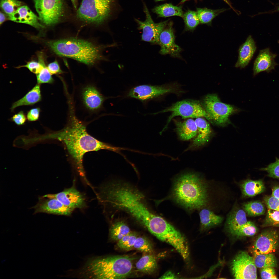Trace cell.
<instances>
[{
	"label": "cell",
	"mask_w": 279,
	"mask_h": 279,
	"mask_svg": "<svg viewBox=\"0 0 279 279\" xmlns=\"http://www.w3.org/2000/svg\"><path fill=\"white\" fill-rule=\"evenodd\" d=\"M69 107L67 124L54 136L64 144L77 171L86 179L83 165L84 154L90 151L114 149L89 134L85 124L75 115L73 106Z\"/></svg>",
	"instance_id": "cell-1"
},
{
	"label": "cell",
	"mask_w": 279,
	"mask_h": 279,
	"mask_svg": "<svg viewBox=\"0 0 279 279\" xmlns=\"http://www.w3.org/2000/svg\"><path fill=\"white\" fill-rule=\"evenodd\" d=\"M172 197L189 210L200 209L208 202L207 186L198 174L189 172L178 176L174 183Z\"/></svg>",
	"instance_id": "cell-2"
},
{
	"label": "cell",
	"mask_w": 279,
	"mask_h": 279,
	"mask_svg": "<svg viewBox=\"0 0 279 279\" xmlns=\"http://www.w3.org/2000/svg\"><path fill=\"white\" fill-rule=\"evenodd\" d=\"M133 258L128 255L97 258L89 260L82 270V275L96 279L126 278L131 274Z\"/></svg>",
	"instance_id": "cell-3"
},
{
	"label": "cell",
	"mask_w": 279,
	"mask_h": 279,
	"mask_svg": "<svg viewBox=\"0 0 279 279\" xmlns=\"http://www.w3.org/2000/svg\"><path fill=\"white\" fill-rule=\"evenodd\" d=\"M47 45L56 54L72 58L88 65L104 59L100 48L91 42L70 38L47 42Z\"/></svg>",
	"instance_id": "cell-4"
},
{
	"label": "cell",
	"mask_w": 279,
	"mask_h": 279,
	"mask_svg": "<svg viewBox=\"0 0 279 279\" xmlns=\"http://www.w3.org/2000/svg\"><path fill=\"white\" fill-rule=\"evenodd\" d=\"M114 0H82L76 18L85 23H103L110 17Z\"/></svg>",
	"instance_id": "cell-5"
},
{
	"label": "cell",
	"mask_w": 279,
	"mask_h": 279,
	"mask_svg": "<svg viewBox=\"0 0 279 279\" xmlns=\"http://www.w3.org/2000/svg\"><path fill=\"white\" fill-rule=\"evenodd\" d=\"M170 112L171 114L169 117L166 125L160 132L161 134L167 127L171 120L174 117L180 116L182 119L204 117L211 122L209 115L200 102L196 100H185L177 102L161 111L155 114Z\"/></svg>",
	"instance_id": "cell-6"
},
{
	"label": "cell",
	"mask_w": 279,
	"mask_h": 279,
	"mask_svg": "<svg viewBox=\"0 0 279 279\" xmlns=\"http://www.w3.org/2000/svg\"><path fill=\"white\" fill-rule=\"evenodd\" d=\"M40 21L47 26L59 22L64 16V0H33Z\"/></svg>",
	"instance_id": "cell-7"
},
{
	"label": "cell",
	"mask_w": 279,
	"mask_h": 279,
	"mask_svg": "<svg viewBox=\"0 0 279 279\" xmlns=\"http://www.w3.org/2000/svg\"><path fill=\"white\" fill-rule=\"evenodd\" d=\"M203 107L210 116V122L220 126L229 123V116L236 111L233 106L222 102L215 94H209L205 97Z\"/></svg>",
	"instance_id": "cell-8"
},
{
	"label": "cell",
	"mask_w": 279,
	"mask_h": 279,
	"mask_svg": "<svg viewBox=\"0 0 279 279\" xmlns=\"http://www.w3.org/2000/svg\"><path fill=\"white\" fill-rule=\"evenodd\" d=\"M230 268L236 279L257 278V267L253 257L246 251L239 252L232 261Z\"/></svg>",
	"instance_id": "cell-9"
},
{
	"label": "cell",
	"mask_w": 279,
	"mask_h": 279,
	"mask_svg": "<svg viewBox=\"0 0 279 279\" xmlns=\"http://www.w3.org/2000/svg\"><path fill=\"white\" fill-rule=\"evenodd\" d=\"M144 11L146 15V19L142 21L136 19L135 20L138 25V29L142 30L141 39L143 41L158 44L159 36L169 22L168 20L158 23L153 20L148 10L145 3H144Z\"/></svg>",
	"instance_id": "cell-10"
},
{
	"label": "cell",
	"mask_w": 279,
	"mask_h": 279,
	"mask_svg": "<svg viewBox=\"0 0 279 279\" xmlns=\"http://www.w3.org/2000/svg\"><path fill=\"white\" fill-rule=\"evenodd\" d=\"M83 105L88 111L95 113L102 108L105 98L94 85L88 84L83 86L80 92Z\"/></svg>",
	"instance_id": "cell-11"
},
{
	"label": "cell",
	"mask_w": 279,
	"mask_h": 279,
	"mask_svg": "<svg viewBox=\"0 0 279 279\" xmlns=\"http://www.w3.org/2000/svg\"><path fill=\"white\" fill-rule=\"evenodd\" d=\"M279 243V235L276 230H265L259 235L255 242L252 249L253 254L272 253L277 249Z\"/></svg>",
	"instance_id": "cell-12"
},
{
	"label": "cell",
	"mask_w": 279,
	"mask_h": 279,
	"mask_svg": "<svg viewBox=\"0 0 279 279\" xmlns=\"http://www.w3.org/2000/svg\"><path fill=\"white\" fill-rule=\"evenodd\" d=\"M42 197L56 199L64 205L74 210L82 208L86 206L84 196L74 186L59 193L48 194Z\"/></svg>",
	"instance_id": "cell-13"
},
{
	"label": "cell",
	"mask_w": 279,
	"mask_h": 279,
	"mask_svg": "<svg viewBox=\"0 0 279 279\" xmlns=\"http://www.w3.org/2000/svg\"><path fill=\"white\" fill-rule=\"evenodd\" d=\"M172 21L168 24L160 33L158 44L160 46L159 53L162 55L169 54L175 57H180L181 48L175 43V36Z\"/></svg>",
	"instance_id": "cell-14"
},
{
	"label": "cell",
	"mask_w": 279,
	"mask_h": 279,
	"mask_svg": "<svg viewBox=\"0 0 279 279\" xmlns=\"http://www.w3.org/2000/svg\"><path fill=\"white\" fill-rule=\"evenodd\" d=\"M33 208L35 210L34 214L44 213L66 216L70 215L74 210L56 199L42 196L39 198L38 202Z\"/></svg>",
	"instance_id": "cell-15"
},
{
	"label": "cell",
	"mask_w": 279,
	"mask_h": 279,
	"mask_svg": "<svg viewBox=\"0 0 279 279\" xmlns=\"http://www.w3.org/2000/svg\"><path fill=\"white\" fill-rule=\"evenodd\" d=\"M173 91V89L163 86L143 85L132 88L129 91L128 96L144 101Z\"/></svg>",
	"instance_id": "cell-16"
},
{
	"label": "cell",
	"mask_w": 279,
	"mask_h": 279,
	"mask_svg": "<svg viewBox=\"0 0 279 279\" xmlns=\"http://www.w3.org/2000/svg\"><path fill=\"white\" fill-rule=\"evenodd\" d=\"M197 127V134L186 151L196 149L207 143L212 134V130L208 122L203 117L196 118L195 120Z\"/></svg>",
	"instance_id": "cell-17"
},
{
	"label": "cell",
	"mask_w": 279,
	"mask_h": 279,
	"mask_svg": "<svg viewBox=\"0 0 279 279\" xmlns=\"http://www.w3.org/2000/svg\"><path fill=\"white\" fill-rule=\"evenodd\" d=\"M8 17V19L12 21L26 24L37 29L45 28L44 26L40 23L38 17L25 5L20 7Z\"/></svg>",
	"instance_id": "cell-18"
},
{
	"label": "cell",
	"mask_w": 279,
	"mask_h": 279,
	"mask_svg": "<svg viewBox=\"0 0 279 279\" xmlns=\"http://www.w3.org/2000/svg\"><path fill=\"white\" fill-rule=\"evenodd\" d=\"M276 55L271 52L268 48L261 50L255 59L253 67V74L262 71L269 72L277 65L275 61Z\"/></svg>",
	"instance_id": "cell-19"
},
{
	"label": "cell",
	"mask_w": 279,
	"mask_h": 279,
	"mask_svg": "<svg viewBox=\"0 0 279 279\" xmlns=\"http://www.w3.org/2000/svg\"><path fill=\"white\" fill-rule=\"evenodd\" d=\"M256 49L255 42L251 35L239 47L238 60L235 65L236 67L244 68L246 66L252 58Z\"/></svg>",
	"instance_id": "cell-20"
},
{
	"label": "cell",
	"mask_w": 279,
	"mask_h": 279,
	"mask_svg": "<svg viewBox=\"0 0 279 279\" xmlns=\"http://www.w3.org/2000/svg\"><path fill=\"white\" fill-rule=\"evenodd\" d=\"M176 130L179 138L186 141L195 137L197 134V127L195 120L191 119L184 121L174 120Z\"/></svg>",
	"instance_id": "cell-21"
},
{
	"label": "cell",
	"mask_w": 279,
	"mask_h": 279,
	"mask_svg": "<svg viewBox=\"0 0 279 279\" xmlns=\"http://www.w3.org/2000/svg\"><path fill=\"white\" fill-rule=\"evenodd\" d=\"M41 84L37 83L23 97L13 103L10 108L13 112L17 107L22 106H32L41 101L42 97L41 91Z\"/></svg>",
	"instance_id": "cell-22"
},
{
	"label": "cell",
	"mask_w": 279,
	"mask_h": 279,
	"mask_svg": "<svg viewBox=\"0 0 279 279\" xmlns=\"http://www.w3.org/2000/svg\"><path fill=\"white\" fill-rule=\"evenodd\" d=\"M245 212L237 209L231 213L227 219L226 227L228 231L235 236L238 230L247 222Z\"/></svg>",
	"instance_id": "cell-23"
},
{
	"label": "cell",
	"mask_w": 279,
	"mask_h": 279,
	"mask_svg": "<svg viewBox=\"0 0 279 279\" xmlns=\"http://www.w3.org/2000/svg\"><path fill=\"white\" fill-rule=\"evenodd\" d=\"M199 215L200 222V229L205 231L218 225L222 221L223 218L215 214L213 212L207 209H202Z\"/></svg>",
	"instance_id": "cell-24"
},
{
	"label": "cell",
	"mask_w": 279,
	"mask_h": 279,
	"mask_svg": "<svg viewBox=\"0 0 279 279\" xmlns=\"http://www.w3.org/2000/svg\"><path fill=\"white\" fill-rule=\"evenodd\" d=\"M136 267L139 272L151 274L156 270L157 265L154 257L150 254L142 257L136 264Z\"/></svg>",
	"instance_id": "cell-25"
},
{
	"label": "cell",
	"mask_w": 279,
	"mask_h": 279,
	"mask_svg": "<svg viewBox=\"0 0 279 279\" xmlns=\"http://www.w3.org/2000/svg\"><path fill=\"white\" fill-rule=\"evenodd\" d=\"M152 11L159 17L177 16L182 18L183 14L181 6H174L170 3H166L156 6Z\"/></svg>",
	"instance_id": "cell-26"
},
{
	"label": "cell",
	"mask_w": 279,
	"mask_h": 279,
	"mask_svg": "<svg viewBox=\"0 0 279 279\" xmlns=\"http://www.w3.org/2000/svg\"><path fill=\"white\" fill-rule=\"evenodd\" d=\"M242 191L245 196L253 197L263 192L265 187L261 180H247L244 181L241 185Z\"/></svg>",
	"instance_id": "cell-27"
},
{
	"label": "cell",
	"mask_w": 279,
	"mask_h": 279,
	"mask_svg": "<svg viewBox=\"0 0 279 279\" xmlns=\"http://www.w3.org/2000/svg\"><path fill=\"white\" fill-rule=\"evenodd\" d=\"M130 231V228L125 223L122 221H117L111 227L110 237L112 240L118 241Z\"/></svg>",
	"instance_id": "cell-28"
},
{
	"label": "cell",
	"mask_w": 279,
	"mask_h": 279,
	"mask_svg": "<svg viewBox=\"0 0 279 279\" xmlns=\"http://www.w3.org/2000/svg\"><path fill=\"white\" fill-rule=\"evenodd\" d=\"M254 263L256 267L261 268L266 267H275L277 266V261L275 255L272 253L253 254Z\"/></svg>",
	"instance_id": "cell-29"
},
{
	"label": "cell",
	"mask_w": 279,
	"mask_h": 279,
	"mask_svg": "<svg viewBox=\"0 0 279 279\" xmlns=\"http://www.w3.org/2000/svg\"><path fill=\"white\" fill-rule=\"evenodd\" d=\"M225 10L224 9L212 10L197 8L196 12L200 23L210 25L214 18Z\"/></svg>",
	"instance_id": "cell-30"
},
{
	"label": "cell",
	"mask_w": 279,
	"mask_h": 279,
	"mask_svg": "<svg viewBox=\"0 0 279 279\" xmlns=\"http://www.w3.org/2000/svg\"><path fill=\"white\" fill-rule=\"evenodd\" d=\"M243 208L247 214L251 216H256L264 214L265 212L264 205L261 202L255 201L247 203Z\"/></svg>",
	"instance_id": "cell-31"
},
{
	"label": "cell",
	"mask_w": 279,
	"mask_h": 279,
	"mask_svg": "<svg viewBox=\"0 0 279 279\" xmlns=\"http://www.w3.org/2000/svg\"><path fill=\"white\" fill-rule=\"evenodd\" d=\"M24 5L22 2L17 0H1L0 2V6L3 12L8 17Z\"/></svg>",
	"instance_id": "cell-32"
},
{
	"label": "cell",
	"mask_w": 279,
	"mask_h": 279,
	"mask_svg": "<svg viewBox=\"0 0 279 279\" xmlns=\"http://www.w3.org/2000/svg\"><path fill=\"white\" fill-rule=\"evenodd\" d=\"M187 30H194L200 23L196 11L188 10L183 14L182 17Z\"/></svg>",
	"instance_id": "cell-33"
},
{
	"label": "cell",
	"mask_w": 279,
	"mask_h": 279,
	"mask_svg": "<svg viewBox=\"0 0 279 279\" xmlns=\"http://www.w3.org/2000/svg\"><path fill=\"white\" fill-rule=\"evenodd\" d=\"M137 237L136 233L131 231L117 241V246L122 250L126 251L130 250L133 248L134 244Z\"/></svg>",
	"instance_id": "cell-34"
},
{
	"label": "cell",
	"mask_w": 279,
	"mask_h": 279,
	"mask_svg": "<svg viewBox=\"0 0 279 279\" xmlns=\"http://www.w3.org/2000/svg\"><path fill=\"white\" fill-rule=\"evenodd\" d=\"M43 54L42 52H39L37 54L38 59V62L32 60L27 63L26 64L17 67L20 68L22 67H26L28 68L32 72L36 74L38 73L45 65Z\"/></svg>",
	"instance_id": "cell-35"
},
{
	"label": "cell",
	"mask_w": 279,
	"mask_h": 279,
	"mask_svg": "<svg viewBox=\"0 0 279 279\" xmlns=\"http://www.w3.org/2000/svg\"><path fill=\"white\" fill-rule=\"evenodd\" d=\"M257 229L254 224L251 221L247 222L241 226L235 236L237 237L252 236L257 232Z\"/></svg>",
	"instance_id": "cell-36"
},
{
	"label": "cell",
	"mask_w": 279,
	"mask_h": 279,
	"mask_svg": "<svg viewBox=\"0 0 279 279\" xmlns=\"http://www.w3.org/2000/svg\"><path fill=\"white\" fill-rule=\"evenodd\" d=\"M133 248L141 252L148 253L152 252L153 247L150 242L146 238L142 237H137Z\"/></svg>",
	"instance_id": "cell-37"
},
{
	"label": "cell",
	"mask_w": 279,
	"mask_h": 279,
	"mask_svg": "<svg viewBox=\"0 0 279 279\" xmlns=\"http://www.w3.org/2000/svg\"><path fill=\"white\" fill-rule=\"evenodd\" d=\"M263 227H279V212L268 208Z\"/></svg>",
	"instance_id": "cell-38"
},
{
	"label": "cell",
	"mask_w": 279,
	"mask_h": 279,
	"mask_svg": "<svg viewBox=\"0 0 279 279\" xmlns=\"http://www.w3.org/2000/svg\"><path fill=\"white\" fill-rule=\"evenodd\" d=\"M51 74L47 67L45 65L40 72L36 74L37 83L40 84L45 83L53 84L54 80Z\"/></svg>",
	"instance_id": "cell-39"
},
{
	"label": "cell",
	"mask_w": 279,
	"mask_h": 279,
	"mask_svg": "<svg viewBox=\"0 0 279 279\" xmlns=\"http://www.w3.org/2000/svg\"><path fill=\"white\" fill-rule=\"evenodd\" d=\"M260 170L266 172L269 177L279 179V158H276L275 161L269 164L266 167Z\"/></svg>",
	"instance_id": "cell-40"
},
{
	"label": "cell",
	"mask_w": 279,
	"mask_h": 279,
	"mask_svg": "<svg viewBox=\"0 0 279 279\" xmlns=\"http://www.w3.org/2000/svg\"><path fill=\"white\" fill-rule=\"evenodd\" d=\"M264 200L268 208L279 212V200L272 195L265 197Z\"/></svg>",
	"instance_id": "cell-41"
},
{
	"label": "cell",
	"mask_w": 279,
	"mask_h": 279,
	"mask_svg": "<svg viewBox=\"0 0 279 279\" xmlns=\"http://www.w3.org/2000/svg\"><path fill=\"white\" fill-rule=\"evenodd\" d=\"M261 277L262 279H277L274 267H266L260 269Z\"/></svg>",
	"instance_id": "cell-42"
},
{
	"label": "cell",
	"mask_w": 279,
	"mask_h": 279,
	"mask_svg": "<svg viewBox=\"0 0 279 279\" xmlns=\"http://www.w3.org/2000/svg\"><path fill=\"white\" fill-rule=\"evenodd\" d=\"M26 117L24 111H21L13 115L10 119L11 121L14 122L18 126L24 125L26 120Z\"/></svg>",
	"instance_id": "cell-43"
},
{
	"label": "cell",
	"mask_w": 279,
	"mask_h": 279,
	"mask_svg": "<svg viewBox=\"0 0 279 279\" xmlns=\"http://www.w3.org/2000/svg\"><path fill=\"white\" fill-rule=\"evenodd\" d=\"M41 110L39 107L32 108L27 111V118L28 121H33L38 120L39 118Z\"/></svg>",
	"instance_id": "cell-44"
},
{
	"label": "cell",
	"mask_w": 279,
	"mask_h": 279,
	"mask_svg": "<svg viewBox=\"0 0 279 279\" xmlns=\"http://www.w3.org/2000/svg\"><path fill=\"white\" fill-rule=\"evenodd\" d=\"M47 67L52 74H59L63 73L56 60L48 64Z\"/></svg>",
	"instance_id": "cell-45"
},
{
	"label": "cell",
	"mask_w": 279,
	"mask_h": 279,
	"mask_svg": "<svg viewBox=\"0 0 279 279\" xmlns=\"http://www.w3.org/2000/svg\"><path fill=\"white\" fill-rule=\"evenodd\" d=\"M176 276L171 271H168L161 276L159 278L161 279H174L176 278Z\"/></svg>",
	"instance_id": "cell-46"
},
{
	"label": "cell",
	"mask_w": 279,
	"mask_h": 279,
	"mask_svg": "<svg viewBox=\"0 0 279 279\" xmlns=\"http://www.w3.org/2000/svg\"><path fill=\"white\" fill-rule=\"evenodd\" d=\"M271 195L279 200V186L275 187L272 189Z\"/></svg>",
	"instance_id": "cell-47"
},
{
	"label": "cell",
	"mask_w": 279,
	"mask_h": 279,
	"mask_svg": "<svg viewBox=\"0 0 279 279\" xmlns=\"http://www.w3.org/2000/svg\"><path fill=\"white\" fill-rule=\"evenodd\" d=\"M8 19L7 16L3 12L0 13V24L1 25L6 20Z\"/></svg>",
	"instance_id": "cell-48"
},
{
	"label": "cell",
	"mask_w": 279,
	"mask_h": 279,
	"mask_svg": "<svg viewBox=\"0 0 279 279\" xmlns=\"http://www.w3.org/2000/svg\"><path fill=\"white\" fill-rule=\"evenodd\" d=\"M73 7L75 10H77L78 0H71Z\"/></svg>",
	"instance_id": "cell-49"
},
{
	"label": "cell",
	"mask_w": 279,
	"mask_h": 279,
	"mask_svg": "<svg viewBox=\"0 0 279 279\" xmlns=\"http://www.w3.org/2000/svg\"><path fill=\"white\" fill-rule=\"evenodd\" d=\"M223 0V1H224L225 2H226V3H227V4H228V5H229L230 6H231V5L230 4V3L229 2V1H228V0Z\"/></svg>",
	"instance_id": "cell-50"
},
{
	"label": "cell",
	"mask_w": 279,
	"mask_h": 279,
	"mask_svg": "<svg viewBox=\"0 0 279 279\" xmlns=\"http://www.w3.org/2000/svg\"><path fill=\"white\" fill-rule=\"evenodd\" d=\"M155 0L156 1H164V0Z\"/></svg>",
	"instance_id": "cell-51"
}]
</instances>
